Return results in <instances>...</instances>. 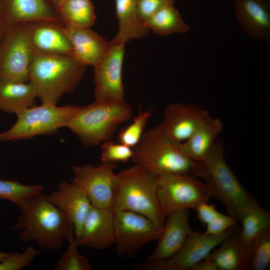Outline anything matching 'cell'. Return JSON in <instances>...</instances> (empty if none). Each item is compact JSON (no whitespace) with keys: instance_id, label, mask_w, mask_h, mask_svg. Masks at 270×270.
<instances>
[{"instance_id":"obj_1","label":"cell","mask_w":270,"mask_h":270,"mask_svg":"<svg viewBox=\"0 0 270 270\" xmlns=\"http://www.w3.org/2000/svg\"><path fill=\"white\" fill-rule=\"evenodd\" d=\"M20 212L10 228L20 231L18 238L23 242H33L40 248L58 250L74 235L73 226L42 192Z\"/></svg>"},{"instance_id":"obj_2","label":"cell","mask_w":270,"mask_h":270,"mask_svg":"<svg viewBox=\"0 0 270 270\" xmlns=\"http://www.w3.org/2000/svg\"><path fill=\"white\" fill-rule=\"evenodd\" d=\"M191 174L206 184L212 197L217 198L228 215L237 221L247 209L258 204L240 184L227 163L221 140H216L202 160L195 162Z\"/></svg>"},{"instance_id":"obj_3","label":"cell","mask_w":270,"mask_h":270,"mask_svg":"<svg viewBox=\"0 0 270 270\" xmlns=\"http://www.w3.org/2000/svg\"><path fill=\"white\" fill-rule=\"evenodd\" d=\"M87 66L72 56L34 54L29 82L42 104H56L62 95L75 90Z\"/></svg>"},{"instance_id":"obj_4","label":"cell","mask_w":270,"mask_h":270,"mask_svg":"<svg viewBox=\"0 0 270 270\" xmlns=\"http://www.w3.org/2000/svg\"><path fill=\"white\" fill-rule=\"evenodd\" d=\"M114 212L131 211L141 214L161 230L164 223L157 196L156 174L134 164L116 174Z\"/></svg>"},{"instance_id":"obj_5","label":"cell","mask_w":270,"mask_h":270,"mask_svg":"<svg viewBox=\"0 0 270 270\" xmlns=\"http://www.w3.org/2000/svg\"><path fill=\"white\" fill-rule=\"evenodd\" d=\"M132 116V106L126 101L104 103L94 101L80 108L66 128L86 147L112 140L118 126Z\"/></svg>"},{"instance_id":"obj_6","label":"cell","mask_w":270,"mask_h":270,"mask_svg":"<svg viewBox=\"0 0 270 270\" xmlns=\"http://www.w3.org/2000/svg\"><path fill=\"white\" fill-rule=\"evenodd\" d=\"M130 160L135 165L155 174H190L195 162L186 156L179 144L164 134L160 124L144 133L132 148Z\"/></svg>"},{"instance_id":"obj_7","label":"cell","mask_w":270,"mask_h":270,"mask_svg":"<svg viewBox=\"0 0 270 270\" xmlns=\"http://www.w3.org/2000/svg\"><path fill=\"white\" fill-rule=\"evenodd\" d=\"M80 106L42 104L22 110L16 114L15 124L8 130L0 133V141H15L37 136L54 134L66 127L76 114Z\"/></svg>"},{"instance_id":"obj_8","label":"cell","mask_w":270,"mask_h":270,"mask_svg":"<svg viewBox=\"0 0 270 270\" xmlns=\"http://www.w3.org/2000/svg\"><path fill=\"white\" fill-rule=\"evenodd\" d=\"M156 182L159 208L164 219L174 210L194 209L212 198L206 184L190 174H158Z\"/></svg>"},{"instance_id":"obj_9","label":"cell","mask_w":270,"mask_h":270,"mask_svg":"<svg viewBox=\"0 0 270 270\" xmlns=\"http://www.w3.org/2000/svg\"><path fill=\"white\" fill-rule=\"evenodd\" d=\"M4 35L0 43V82H28L34 52L28 22L8 30Z\"/></svg>"},{"instance_id":"obj_10","label":"cell","mask_w":270,"mask_h":270,"mask_svg":"<svg viewBox=\"0 0 270 270\" xmlns=\"http://www.w3.org/2000/svg\"><path fill=\"white\" fill-rule=\"evenodd\" d=\"M116 163L104 162L98 166L91 164L76 165L72 168L71 182L86 194L92 205L112 210L115 189Z\"/></svg>"},{"instance_id":"obj_11","label":"cell","mask_w":270,"mask_h":270,"mask_svg":"<svg viewBox=\"0 0 270 270\" xmlns=\"http://www.w3.org/2000/svg\"><path fill=\"white\" fill-rule=\"evenodd\" d=\"M102 60L94 66L95 101L118 103L125 101L122 68L125 43L110 42Z\"/></svg>"},{"instance_id":"obj_12","label":"cell","mask_w":270,"mask_h":270,"mask_svg":"<svg viewBox=\"0 0 270 270\" xmlns=\"http://www.w3.org/2000/svg\"><path fill=\"white\" fill-rule=\"evenodd\" d=\"M114 244L118 254L132 255L156 240L160 230L146 216L131 211L114 212Z\"/></svg>"},{"instance_id":"obj_13","label":"cell","mask_w":270,"mask_h":270,"mask_svg":"<svg viewBox=\"0 0 270 270\" xmlns=\"http://www.w3.org/2000/svg\"><path fill=\"white\" fill-rule=\"evenodd\" d=\"M234 226L218 235H208L192 231L180 250L168 260L154 264L143 262V270H191L234 230Z\"/></svg>"},{"instance_id":"obj_14","label":"cell","mask_w":270,"mask_h":270,"mask_svg":"<svg viewBox=\"0 0 270 270\" xmlns=\"http://www.w3.org/2000/svg\"><path fill=\"white\" fill-rule=\"evenodd\" d=\"M210 117L208 110L196 104L173 103L166 108L160 124L166 136L180 144L187 140Z\"/></svg>"},{"instance_id":"obj_15","label":"cell","mask_w":270,"mask_h":270,"mask_svg":"<svg viewBox=\"0 0 270 270\" xmlns=\"http://www.w3.org/2000/svg\"><path fill=\"white\" fill-rule=\"evenodd\" d=\"M38 21L64 24L58 10L46 0H0V23L4 33L17 25Z\"/></svg>"},{"instance_id":"obj_16","label":"cell","mask_w":270,"mask_h":270,"mask_svg":"<svg viewBox=\"0 0 270 270\" xmlns=\"http://www.w3.org/2000/svg\"><path fill=\"white\" fill-rule=\"evenodd\" d=\"M166 217L156 240V246L144 263L158 264L171 258L180 250L193 231L190 225L188 208L174 210Z\"/></svg>"},{"instance_id":"obj_17","label":"cell","mask_w":270,"mask_h":270,"mask_svg":"<svg viewBox=\"0 0 270 270\" xmlns=\"http://www.w3.org/2000/svg\"><path fill=\"white\" fill-rule=\"evenodd\" d=\"M47 196L73 226L76 238L92 206L86 194L73 182L62 180L58 189Z\"/></svg>"},{"instance_id":"obj_18","label":"cell","mask_w":270,"mask_h":270,"mask_svg":"<svg viewBox=\"0 0 270 270\" xmlns=\"http://www.w3.org/2000/svg\"><path fill=\"white\" fill-rule=\"evenodd\" d=\"M33 51L37 54L72 56V42L64 25L48 21L28 22Z\"/></svg>"},{"instance_id":"obj_19","label":"cell","mask_w":270,"mask_h":270,"mask_svg":"<svg viewBox=\"0 0 270 270\" xmlns=\"http://www.w3.org/2000/svg\"><path fill=\"white\" fill-rule=\"evenodd\" d=\"M114 219L112 210L92 205L79 236L75 238L79 246L102 250L114 244Z\"/></svg>"},{"instance_id":"obj_20","label":"cell","mask_w":270,"mask_h":270,"mask_svg":"<svg viewBox=\"0 0 270 270\" xmlns=\"http://www.w3.org/2000/svg\"><path fill=\"white\" fill-rule=\"evenodd\" d=\"M234 15L249 36L270 41V0H232Z\"/></svg>"},{"instance_id":"obj_21","label":"cell","mask_w":270,"mask_h":270,"mask_svg":"<svg viewBox=\"0 0 270 270\" xmlns=\"http://www.w3.org/2000/svg\"><path fill=\"white\" fill-rule=\"evenodd\" d=\"M65 26L72 46V56L87 66L98 64L106 54L110 42L90 28Z\"/></svg>"},{"instance_id":"obj_22","label":"cell","mask_w":270,"mask_h":270,"mask_svg":"<svg viewBox=\"0 0 270 270\" xmlns=\"http://www.w3.org/2000/svg\"><path fill=\"white\" fill-rule=\"evenodd\" d=\"M220 246L207 256L218 270H246L248 269L250 254L243 244L239 230L224 239Z\"/></svg>"},{"instance_id":"obj_23","label":"cell","mask_w":270,"mask_h":270,"mask_svg":"<svg viewBox=\"0 0 270 270\" xmlns=\"http://www.w3.org/2000/svg\"><path fill=\"white\" fill-rule=\"evenodd\" d=\"M224 124L218 117L210 118L198 128L180 147L189 158L198 162L208 154L224 129Z\"/></svg>"},{"instance_id":"obj_24","label":"cell","mask_w":270,"mask_h":270,"mask_svg":"<svg viewBox=\"0 0 270 270\" xmlns=\"http://www.w3.org/2000/svg\"><path fill=\"white\" fill-rule=\"evenodd\" d=\"M38 94L30 82H0V110L18 114L25 108L36 106Z\"/></svg>"},{"instance_id":"obj_25","label":"cell","mask_w":270,"mask_h":270,"mask_svg":"<svg viewBox=\"0 0 270 270\" xmlns=\"http://www.w3.org/2000/svg\"><path fill=\"white\" fill-rule=\"evenodd\" d=\"M118 30L112 40L126 43L132 39L146 36L150 30L137 17V0H115Z\"/></svg>"},{"instance_id":"obj_26","label":"cell","mask_w":270,"mask_h":270,"mask_svg":"<svg viewBox=\"0 0 270 270\" xmlns=\"http://www.w3.org/2000/svg\"><path fill=\"white\" fill-rule=\"evenodd\" d=\"M58 10L64 26L90 28L96 19L90 0H64Z\"/></svg>"},{"instance_id":"obj_27","label":"cell","mask_w":270,"mask_h":270,"mask_svg":"<svg viewBox=\"0 0 270 270\" xmlns=\"http://www.w3.org/2000/svg\"><path fill=\"white\" fill-rule=\"evenodd\" d=\"M143 24L150 30L160 36L190 31L189 26L183 20L174 4L160 8Z\"/></svg>"},{"instance_id":"obj_28","label":"cell","mask_w":270,"mask_h":270,"mask_svg":"<svg viewBox=\"0 0 270 270\" xmlns=\"http://www.w3.org/2000/svg\"><path fill=\"white\" fill-rule=\"evenodd\" d=\"M239 221L242 226L239 230L240 238L250 254L254 239L263 230L270 226V213L257 204L247 209Z\"/></svg>"},{"instance_id":"obj_29","label":"cell","mask_w":270,"mask_h":270,"mask_svg":"<svg viewBox=\"0 0 270 270\" xmlns=\"http://www.w3.org/2000/svg\"><path fill=\"white\" fill-rule=\"evenodd\" d=\"M44 190V186L40 184L27 185L16 180L0 179V200L12 202L20 210Z\"/></svg>"},{"instance_id":"obj_30","label":"cell","mask_w":270,"mask_h":270,"mask_svg":"<svg viewBox=\"0 0 270 270\" xmlns=\"http://www.w3.org/2000/svg\"><path fill=\"white\" fill-rule=\"evenodd\" d=\"M270 267V226L254 239L251 248L248 269L266 270Z\"/></svg>"},{"instance_id":"obj_31","label":"cell","mask_w":270,"mask_h":270,"mask_svg":"<svg viewBox=\"0 0 270 270\" xmlns=\"http://www.w3.org/2000/svg\"><path fill=\"white\" fill-rule=\"evenodd\" d=\"M66 250L58 260L54 270H92V266L88 259L78 250V244L74 235L68 240Z\"/></svg>"},{"instance_id":"obj_32","label":"cell","mask_w":270,"mask_h":270,"mask_svg":"<svg viewBox=\"0 0 270 270\" xmlns=\"http://www.w3.org/2000/svg\"><path fill=\"white\" fill-rule=\"evenodd\" d=\"M151 109L140 112L132 122L119 132L117 139L119 143L134 148L140 140L147 122L152 115Z\"/></svg>"},{"instance_id":"obj_33","label":"cell","mask_w":270,"mask_h":270,"mask_svg":"<svg viewBox=\"0 0 270 270\" xmlns=\"http://www.w3.org/2000/svg\"><path fill=\"white\" fill-rule=\"evenodd\" d=\"M132 154V148L124 144L114 143L112 140L102 144V162L126 164L131 160Z\"/></svg>"},{"instance_id":"obj_34","label":"cell","mask_w":270,"mask_h":270,"mask_svg":"<svg viewBox=\"0 0 270 270\" xmlns=\"http://www.w3.org/2000/svg\"><path fill=\"white\" fill-rule=\"evenodd\" d=\"M42 252L32 246L21 252H10L0 262V270H19L29 265Z\"/></svg>"},{"instance_id":"obj_35","label":"cell","mask_w":270,"mask_h":270,"mask_svg":"<svg viewBox=\"0 0 270 270\" xmlns=\"http://www.w3.org/2000/svg\"><path fill=\"white\" fill-rule=\"evenodd\" d=\"M176 0H137L136 14L139 20L144 22L160 8L174 4Z\"/></svg>"},{"instance_id":"obj_36","label":"cell","mask_w":270,"mask_h":270,"mask_svg":"<svg viewBox=\"0 0 270 270\" xmlns=\"http://www.w3.org/2000/svg\"><path fill=\"white\" fill-rule=\"evenodd\" d=\"M236 222L234 218L230 215L222 214L206 226V229L204 233L208 235L220 234L236 226Z\"/></svg>"},{"instance_id":"obj_37","label":"cell","mask_w":270,"mask_h":270,"mask_svg":"<svg viewBox=\"0 0 270 270\" xmlns=\"http://www.w3.org/2000/svg\"><path fill=\"white\" fill-rule=\"evenodd\" d=\"M194 210L196 212L198 218L203 226H206L222 214L216 209L214 204H208V202L199 204Z\"/></svg>"},{"instance_id":"obj_38","label":"cell","mask_w":270,"mask_h":270,"mask_svg":"<svg viewBox=\"0 0 270 270\" xmlns=\"http://www.w3.org/2000/svg\"><path fill=\"white\" fill-rule=\"evenodd\" d=\"M191 270H218V268L214 263L206 257L194 266Z\"/></svg>"},{"instance_id":"obj_39","label":"cell","mask_w":270,"mask_h":270,"mask_svg":"<svg viewBox=\"0 0 270 270\" xmlns=\"http://www.w3.org/2000/svg\"><path fill=\"white\" fill-rule=\"evenodd\" d=\"M49 3L53 6L56 8L58 9L60 5L64 0H46Z\"/></svg>"},{"instance_id":"obj_40","label":"cell","mask_w":270,"mask_h":270,"mask_svg":"<svg viewBox=\"0 0 270 270\" xmlns=\"http://www.w3.org/2000/svg\"><path fill=\"white\" fill-rule=\"evenodd\" d=\"M10 252H0V262H2Z\"/></svg>"},{"instance_id":"obj_41","label":"cell","mask_w":270,"mask_h":270,"mask_svg":"<svg viewBox=\"0 0 270 270\" xmlns=\"http://www.w3.org/2000/svg\"><path fill=\"white\" fill-rule=\"evenodd\" d=\"M3 36H4V31L0 23V43L1 42L2 38H3Z\"/></svg>"}]
</instances>
